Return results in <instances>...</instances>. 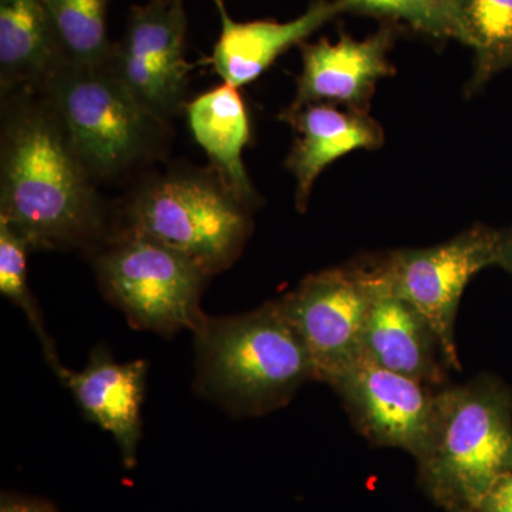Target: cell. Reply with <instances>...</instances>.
Returning <instances> with one entry per match:
<instances>
[{"label":"cell","mask_w":512,"mask_h":512,"mask_svg":"<svg viewBox=\"0 0 512 512\" xmlns=\"http://www.w3.org/2000/svg\"><path fill=\"white\" fill-rule=\"evenodd\" d=\"M0 220L32 249H93L109 235L92 175L42 92L2 96Z\"/></svg>","instance_id":"cell-1"},{"label":"cell","mask_w":512,"mask_h":512,"mask_svg":"<svg viewBox=\"0 0 512 512\" xmlns=\"http://www.w3.org/2000/svg\"><path fill=\"white\" fill-rule=\"evenodd\" d=\"M195 335V389L237 416H262L315 380L311 355L281 301L204 320Z\"/></svg>","instance_id":"cell-2"},{"label":"cell","mask_w":512,"mask_h":512,"mask_svg":"<svg viewBox=\"0 0 512 512\" xmlns=\"http://www.w3.org/2000/svg\"><path fill=\"white\" fill-rule=\"evenodd\" d=\"M419 464L441 505L476 512L495 481L512 471L511 390L485 375L443 387L433 439Z\"/></svg>","instance_id":"cell-3"},{"label":"cell","mask_w":512,"mask_h":512,"mask_svg":"<svg viewBox=\"0 0 512 512\" xmlns=\"http://www.w3.org/2000/svg\"><path fill=\"white\" fill-rule=\"evenodd\" d=\"M251 205L214 170H171L141 185L117 229L180 252L208 275L237 261L252 231Z\"/></svg>","instance_id":"cell-4"},{"label":"cell","mask_w":512,"mask_h":512,"mask_svg":"<svg viewBox=\"0 0 512 512\" xmlns=\"http://www.w3.org/2000/svg\"><path fill=\"white\" fill-rule=\"evenodd\" d=\"M52 104L94 181L120 177L156 153L163 121L109 67L64 63L39 90Z\"/></svg>","instance_id":"cell-5"},{"label":"cell","mask_w":512,"mask_h":512,"mask_svg":"<svg viewBox=\"0 0 512 512\" xmlns=\"http://www.w3.org/2000/svg\"><path fill=\"white\" fill-rule=\"evenodd\" d=\"M92 251L101 292L134 328L173 336L204 320L201 296L211 275L187 256L117 228Z\"/></svg>","instance_id":"cell-6"},{"label":"cell","mask_w":512,"mask_h":512,"mask_svg":"<svg viewBox=\"0 0 512 512\" xmlns=\"http://www.w3.org/2000/svg\"><path fill=\"white\" fill-rule=\"evenodd\" d=\"M382 259L370 258L306 276L281 301L311 355L315 380L329 384L363 356V333Z\"/></svg>","instance_id":"cell-7"},{"label":"cell","mask_w":512,"mask_h":512,"mask_svg":"<svg viewBox=\"0 0 512 512\" xmlns=\"http://www.w3.org/2000/svg\"><path fill=\"white\" fill-rule=\"evenodd\" d=\"M503 231L477 225L457 237L420 249H400L382 256L387 282L429 322L451 370H461L456 318L471 279L500 261Z\"/></svg>","instance_id":"cell-8"},{"label":"cell","mask_w":512,"mask_h":512,"mask_svg":"<svg viewBox=\"0 0 512 512\" xmlns=\"http://www.w3.org/2000/svg\"><path fill=\"white\" fill-rule=\"evenodd\" d=\"M187 28L183 0H148L133 6L107 63L138 103L163 123L187 107Z\"/></svg>","instance_id":"cell-9"},{"label":"cell","mask_w":512,"mask_h":512,"mask_svg":"<svg viewBox=\"0 0 512 512\" xmlns=\"http://www.w3.org/2000/svg\"><path fill=\"white\" fill-rule=\"evenodd\" d=\"M353 426L376 446L402 448L420 460L429 450L439 387L384 369L365 356L330 380Z\"/></svg>","instance_id":"cell-10"},{"label":"cell","mask_w":512,"mask_h":512,"mask_svg":"<svg viewBox=\"0 0 512 512\" xmlns=\"http://www.w3.org/2000/svg\"><path fill=\"white\" fill-rule=\"evenodd\" d=\"M400 30L394 23H383L365 40L353 39L342 32L336 43L328 39L303 43L302 72L289 109L329 103L369 113L377 83L396 73L387 55Z\"/></svg>","instance_id":"cell-11"},{"label":"cell","mask_w":512,"mask_h":512,"mask_svg":"<svg viewBox=\"0 0 512 512\" xmlns=\"http://www.w3.org/2000/svg\"><path fill=\"white\" fill-rule=\"evenodd\" d=\"M363 356L384 369L430 386H448L450 367L436 332L416 308L393 291L383 266L367 315Z\"/></svg>","instance_id":"cell-12"},{"label":"cell","mask_w":512,"mask_h":512,"mask_svg":"<svg viewBox=\"0 0 512 512\" xmlns=\"http://www.w3.org/2000/svg\"><path fill=\"white\" fill-rule=\"evenodd\" d=\"M59 379L73 393L83 413L114 437L124 466H136L147 363H117L109 350L99 346L83 370L66 369Z\"/></svg>","instance_id":"cell-13"},{"label":"cell","mask_w":512,"mask_h":512,"mask_svg":"<svg viewBox=\"0 0 512 512\" xmlns=\"http://www.w3.org/2000/svg\"><path fill=\"white\" fill-rule=\"evenodd\" d=\"M279 119L296 131L286 167L296 178V207L306 211L313 184L333 161L355 150H375L384 143L382 126L369 113L313 103L285 109Z\"/></svg>","instance_id":"cell-14"},{"label":"cell","mask_w":512,"mask_h":512,"mask_svg":"<svg viewBox=\"0 0 512 512\" xmlns=\"http://www.w3.org/2000/svg\"><path fill=\"white\" fill-rule=\"evenodd\" d=\"M218 12L221 33L210 63L224 83L237 89L255 82L278 57L292 47L302 46L313 33L342 15L336 0H316L303 15L289 22H237L229 18L227 9Z\"/></svg>","instance_id":"cell-15"},{"label":"cell","mask_w":512,"mask_h":512,"mask_svg":"<svg viewBox=\"0 0 512 512\" xmlns=\"http://www.w3.org/2000/svg\"><path fill=\"white\" fill-rule=\"evenodd\" d=\"M64 63L43 0H0L2 96L39 92Z\"/></svg>","instance_id":"cell-16"},{"label":"cell","mask_w":512,"mask_h":512,"mask_svg":"<svg viewBox=\"0 0 512 512\" xmlns=\"http://www.w3.org/2000/svg\"><path fill=\"white\" fill-rule=\"evenodd\" d=\"M185 113L192 137L207 153L211 168L252 207L256 194L242 161L251 123L237 87L224 83L208 90L187 104Z\"/></svg>","instance_id":"cell-17"},{"label":"cell","mask_w":512,"mask_h":512,"mask_svg":"<svg viewBox=\"0 0 512 512\" xmlns=\"http://www.w3.org/2000/svg\"><path fill=\"white\" fill-rule=\"evenodd\" d=\"M458 42L474 52L471 93L512 69V0H454Z\"/></svg>","instance_id":"cell-18"},{"label":"cell","mask_w":512,"mask_h":512,"mask_svg":"<svg viewBox=\"0 0 512 512\" xmlns=\"http://www.w3.org/2000/svg\"><path fill=\"white\" fill-rule=\"evenodd\" d=\"M64 62L106 67L113 43L107 32L110 0H43Z\"/></svg>","instance_id":"cell-19"},{"label":"cell","mask_w":512,"mask_h":512,"mask_svg":"<svg viewBox=\"0 0 512 512\" xmlns=\"http://www.w3.org/2000/svg\"><path fill=\"white\" fill-rule=\"evenodd\" d=\"M32 251L28 242L18 232L0 220V292L25 313L37 338L42 343L43 355L49 366L60 377L64 367L60 363L55 342L50 338L43 323L39 306L30 292L28 284V254Z\"/></svg>","instance_id":"cell-20"},{"label":"cell","mask_w":512,"mask_h":512,"mask_svg":"<svg viewBox=\"0 0 512 512\" xmlns=\"http://www.w3.org/2000/svg\"><path fill=\"white\" fill-rule=\"evenodd\" d=\"M340 13L372 16L434 42L457 39L454 0H336Z\"/></svg>","instance_id":"cell-21"},{"label":"cell","mask_w":512,"mask_h":512,"mask_svg":"<svg viewBox=\"0 0 512 512\" xmlns=\"http://www.w3.org/2000/svg\"><path fill=\"white\" fill-rule=\"evenodd\" d=\"M476 512H512V471L495 481Z\"/></svg>","instance_id":"cell-22"},{"label":"cell","mask_w":512,"mask_h":512,"mask_svg":"<svg viewBox=\"0 0 512 512\" xmlns=\"http://www.w3.org/2000/svg\"><path fill=\"white\" fill-rule=\"evenodd\" d=\"M0 512H56L55 508L45 501L32 498H3Z\"/></svg>","instance_id":"cell-23"},{"label":"cell","mask_w":512,"mask_h":512,"mask_svg":"<svg viewBox=\"0 0 512 512\" xmlns=\"http://www.w3.org/2000/svg\"><path fill=\"white\" fill-rule=\"evenodd\" d=\"M498 265L512 275V227L503 232L501 238L500 261Z\"/></svg>","instance_id":"cell-24"},{"label":"cell","mask_w":512,"mask_h":512,"mask_svg":"<svg viewBox=\"0 0 512 512\" xmlns=\"http://www.w3.org/2000/svg\"><path fill=\"white\" fill-rule=\"evenodd\" d=\"M212 2L215 3V6H217L218 10H221V9L225 8L224 0H212Z\"/></svg>","instance_id":"cell-25"},{"label":"cell","mask_w":512,"mask_h":512,"mask_svg":"<svg viewBox=\"0 0 512 512\" xmlns=\"http://www.w3.org/2000/svg\"><path fill=\"white\" fill-rule=\"evenodd\" d=\"M466 512H474V511H466Z\"/></svg>","instance_id":"cell-26"}]
</instances>
